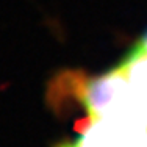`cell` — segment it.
<instances>
[{
    "instance_id": "3957f363",
    "label": "cell",
    "mask_w": 147,
    "mask_h": 147,
    "mask_svg": "<svg viewBox=\"0 0 147 147\" xmlns=\"http://www.w3.org/2000/svg\"><path fill=\"white\" fill-rule=\"evenodd\" d=\"M119 67L127 75L136 102L147 119V50L135 45L119 63Z\"/></svg>"
},
{
    "instance_id": "7a4b0ae2",
    "label": "cell",
    "mask_w": 147,
    "mask_h": 147,
    "mask_svg": "<svg viewBox=\"0 0 147 147\" xmlns=\"http://www.w3.org/2000/svg\"><path fill=\"white\" fill-rule=\"evenodd\" d=\"M57 147H147V121L133 114L88 117L75 138Z\"/></svg>"
},
{
    "instance_id": "6da1fadb",
    "label": "cell",
    "mask_w": 147,
    "mask_h": 147,
    "mask_svg": "<svg viewBox=\"0 0 147 147\" xmlns=\"http://www.w3.org/2000/svg\"><path fill=\"white\" fill-rule=\"evenodd\" d=\"M80 103L88 113V117L116 114H133L144 117L131 91L130 82L119 66L83 83L80 91Z\"/></svg>"
}]
</instances>
